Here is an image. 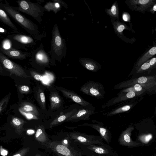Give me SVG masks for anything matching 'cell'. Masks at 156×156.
<instances>
[{"instance_id": "cell-44", "label": "cell", "mask_w": 156, "mask_h": 156, "mask_svg": "<svg viewBox=\"0 0 156 156\" xmlns=\"http://www.w3.org/2000/svg\"><path fill=\"white\" fill-rule=\"evenodd\" d=\"M27 132L29 134H32L34 133V131L32 129H29L27 130Z\"/></svg>"}, {"instance_id": "cell-8", "label": "cell", "mask_w": 156, "mask_h": 156, "mask_svg": "<svg viewBox=\"0 0 156 156\" xmlns=\"http://www.w3.org/2000/svg\"><path fill=\"white\" fill-rule=\"evenodd\" d=\"M156 2V0H126L125 1L131 11L144 14L145 11H149Z\"/></svg>"}, {"instance_id": "cell-29", "label": "cell", "mask_w": 156, "mask_h": 156, "mask_svg": "<svg viewBox=\"0 0 156 156\" xmlns=\"http://www.w3.org/2000/svg\"><path fill=\"white\" fill-rule=\"evenodd\" d=\"M156 54V47L154 46L140 58L136 63V68L137 69L140 66L148 60L149 58L153 56Z\"/></svg>"}, {"instance_id": "cell-40", "label": "cell", "mask_w": 156, "mask_h": 156, "mask_svg": "<svg viewBox=\"0 0 156 156\" xmlns=\"http://www.w3.org/2000/svg\"><path fill=\"white\" fill-rule=\"evenodd\" d=\"M151 69H152L156 67V58L155 57L152 58L148 60Z\"/></svg>"}, {"instance_id": "cell-49", "label": "cell", "mask_w": 156, "mask_h": 156, "mask_svg": "<svg viewBox=\"0 0 156 156\" xmlns=\"http://www.w3.org/2000/svg\"><path fill=\"white\" fill-rule=\"evenodd\" d=\"M67 141L66 140H64V143H66V144H67Z\"/></svg>"}, {"instance_id": "cell-39", "label": "cell", "mask_w": 156, "mask_h": 156, "mask_svg": "<svg viewBox=\"0 0 156 156\" xmlns=\"http://www.w3.org/2000/svg\"><path fill=\"white\" fill-rule=\"evenodd\" d=\"M11 46V44L9 40H6L3 42V47L4 49H5L6 50L9 49Z\"/></svg>"}, {"instance_id": "cell-9", "label": "cell", "mask_w": 156, "mask_h": 156, "mask_svg": "<svg viewBox=\"0 0 156 156\" xmlns=\"http://www.w3.org/2000/svg\"><path fill=\"white\" fill-rule=\"evenodd\" d=\"M142 94L134 91L126 93H118L117 96L108 101L102 105L101 108H104L117 104L121 103L128 101L135 100L141 97Z\"/></svg>"}, {"instance_id": "cell-2", "label": "cell", "mask_w": 156, "mask_h": 156, "mask_svg": "<svg viewBox=\"0 0 156 156\" xmlns=\"http://www.w3.org/2000/svg\"><path fill=\"white\" fill-rule=\"evenodd\" d=\"M51 34L49 55L51 63H52L55 60L60 62L66 57L67 51L66 41L61 36L57 24L54 25Z\"/></svg>"}, {"instance_id": "cell-14", "label": "cell", "mask_w": 156, "mask_h": 156, "mask_svg": "<svg viewBox=\"0 0 156 156\" xmlns=\"http://www.w3.org/2000/svg\"><path fill=\"white\" fill-rule=\"evenodd\" d=\"M93 123H85L79 126H90L96 130L100 134L104 141H105L108 144L111 142L112 138V134L108 128L104 126L103 123L100 122L93 120Z\"/></svg>"}, {"instance_id": "cell-28", "label": "cell", "mask_w": 156, "mask_h": 156, "mask_svg": "<svg viewBox=\"0 0 156 156\" xmlns=\"http://www.w3.org/2000/svg\"><path fill=\"white\" fill-rule=\"evenodd\" d=\"M13 38L16 41L22 44L33 46L36 44L35 40L33 37L22 34H16Z\"/></svg>"}, {"instance_id": "cell-34", "label": "cell", "mask_w": 156, "mask_h": 156, "mask_svg": "<svg viewBox=\"0 0 156 156\" xmlns=\"http://www.w3.org/2000/svg\"><path fill=\"white\" fill-rule=\"evenodd\" d=\"M20 113L28 119H38V117L30 113L26 112L19 108Z\"/></svg>"}, {"instance_id": "cell-32", "label": "cell", "mask_w": 156, "mask_h": 156, "mask_svg": "<svg viewBox=\"0 0 156 156\" xmlns=\"http://www.w3.org/2000/svg\"><path fill=\"white\" fill-rule=\"evenodd\" d=\"M151 70L148 60L140 66L136 71V73H140Z\"/></svg>"}, {"instance_id": "cell-43", "label": "cell", "mask_w": 156, "mask_h": 156, "mask_svg": "<svg viewBox=\"0 0 156 156\" xmlns=\"http://www.w3.org/2000/svg\"><path fill=\"white\" fill-rule=\"evenodd\" d=\"M92 152V154L91 155H90V156H104L103 155L96 153L94 152Z\"/></svg>"}, {"instance_id": "cell-19", "label": "cell", "mask_w": 156, "mask_h": 156, "mask_svg": "<svg viewBox=\"0 0 156 156\" xmlns=\"http://www.w3.org/2000/svg\"><path fill=\"white\" fill-rule=\"evenodd\" d=\"M49 95L50 108L52 110L59 109L62 105V101L60 95L55 89H52Z\"/></svg>"}, {"instance_id": "cell-45", "label": "cell", "mask_w": 156, "mask_h": 156, "mask_svg": "<svg viewBox=\"0 0 156 156\" xmlns=\"http://www.w3.org/2000/svg\"><path fill=\"white\" fill-rule=\"evenodd\" d=\"M5 32V29L0 27V32L1 33H4Z\"/></svg>"}, {"instance_id": "cell-46", "label": "cell", "mask_w": 156, "mask_h": 156, "mask_svg": "<svg viewBox=\"0 0 156 156\" xmlns=\"http://www.w3.org/2000/svg\"><path fill=\"white\" fill-rule=\"evenodd\" d=\"M57 154L58 156H64L63 155H62L61 154H58V153H56Z\"/></svg>"}, {"instance_id": "cell-10", "label": "cell", "mask_w": 156, "mask_h": 156, "mask_svg": "<svg viewBox=\"0 0 156 156\" xmlns=\"http://www.w3.org/2000/svg\"><path fill=\"white\" fill-rule=\"evenodd\" d=\"M134 129V126L131 124L122 131L118 139L120 145L129 148L135 147L143 145L141 143L133 140L131 138V133Z\"/></svg>"}, {"instance_id": "cell-37", "label": "cell", "mask_w": 156, "mask_h": 156, "mask_svg": "<svg viewBox=\"0 0 156 156\" xmlns=\"http://www.w3.org/2000/svg\"><path fill=\"white\" fill-rule=\"evenodd\" d=\"M19 89L20 92L23 93H28L30 90L29 87L26 85H22L19 86Z\"/></svg>"}, {"instance_id": "cell-25", "label": "cell", "mask_w": 156, "mask_h": 156, "mask_svg": "<svg viewBox=\"0 0 156 156\" xmlns=\"http://www.w3.org/2000/svg\"><path fill=\"white\" fill-rule=\"evenodd\" d=\"M105 11L111 19L114 20H119V8L116 1L114 2L110 8H106Z\"/></svg>"}, {"instance_id": "cell-41", "label": "cell", "mask_w": 156, "mask_h": 156, "mask_svg": "<svg viewBox=\"0 0 156 156\" xmlns=\"http://www.w3.org/2000/svg\"><path fill=\"white\" fill-rule=\"evenodd\" d=\"M156 11V4H154L151 9L150 10V12L152 13L153 14H154L155 12Z\"/></svg>"}, {"instance_id": "cell-21", "label": "cell", "mask_w": 156, "mask_h": 156, "mask_svg": "<svg viewBox=\"0 0 156 156\" xmlns=\"http://www.w3.org/2000/svg\"><path fill=\"white\" fill-rule=\"evenodd\" d=\"M78 109L74 108L70 111L57 116L51 122L49 127L51 128L59 125L66 120L77 111Z\"/></svg>"}, {"instance_id": "cell-16", "label": "cell", "mask_w": 156, "mask_h": 156, "mask_svg": "<svg viewBox=\"0 0 156 156\" xmlns=\"http://www.w3.org/2000/svg\"><path fill=\"white\" fill-rule=\"evenodd\" d=\"M56 89L60 91L64 97L71 99L74 102L85 107H91L92 104L83 99L73 91L61 87L56 86Z\"/></svg>"}, {"instance_id": "cell-11", "label": "cell", "mask_w": 156, "mask_h": 156, "mask_svg": "<svg viewBox=\"0 0 156 156\" xmlns=\"http://www.w3.org/2000/svg\"><path fill=\"white\" fill-rule=\"evenodd\" d=\"M46 145L48 148L50 149L56 153L65 156H82L80 153L69 148L58 141L49 142Z\"/></svg>"}, {"instance_id": "cell-38", "label": "cell", "mask_w": 156, "mask_h": 156, "mask_svg": "<svg viewBox=\"0 0 156 156\" xmlns=\"http://www.w3.org/2000/svg\"><path fill=\"white\" fill-rule=\"evenodd\" d=\"M122 18L125 22H130V16L129 14L127 12H124L122 14Z\"/></svg>"}, {"instance_id": "cell-42", "label": "cell", "mask_w": 156, "mask_h": 156, "mask_svg": "<svg viewBox=\"0 0 156 156\" xmlns=\"http://www.w3.org/2000/svg\"><path fill=\"white\" fill-rule=\"evenodd\" d=\"M7 151L4 150H2L1 151V154L3 156H5L7 154Z\"/></svg>"}, {"instance_id": "cell-18", "label": "cell", "mask_w": 156, "mask_h": 156, "mask_svg": "<svg viewBox=\"0 0 156 156\" xmlns=\"http://www.w3.org/2000/svg\"><path fill=\"white\" fill-rule=\"evenodd\" d=\"M87 146V148L90 151L104 156H118L116 151L108 144H92Z\"/></svg>"}, {"instance_id": "cell-48", "label": "cell", "mask_w": 156, "mask_h": 156, "mask_svg": "<svg viewBox=\"0 0 156 156\" xmlns=\"http://www.w3.org/2000/svg\"><path fill=\"white\" fill-rule=\"evenodd\" d=\"M35 156H41V155L39 154H37L35 155Z\"/></svg>"}, {"instance_id": "cell-15", "label": "cell", "mask_w": 156, "mask_h": 156, "mask_svg": "<svg viewBox=\"0 0 156 156\" xmlns=\"http://www.w3.org/2000/svg\"><path fill=\"white\" fill-rule=\"evenodd\" d=\"M113 27L115 33L120 38L126 42L132 43L134 42L135 39H129L126 37L123 33V31L124 30H130L133 32L132 28H130L129 27L127 26L125 23L121 22L119 20H111Z\"/></svg>"}, {"instance_id": "cell-3", "label": "cell", "mask_w": 156, "mask_h": 156, "mask_svg": "<svg viewBox=\"0 0 156 156\" xmlns=\"http://www.w3.org/2000/svg\"><path fill=\"white\" fill-rule=\"evenodd\" d=\"M16 2L18 6L12 7L14 9L31 16L39 23L41 22V16L46 10L41 5L25 0H19Z\"/></svg>"}, {"instance_id": "cell-36", "label": "cell", "mask_w": 156, "mask_h": 156, "mask_svg": "<svg viewBox=\"0 0 156 156\" xmlns=\"http://www.w3.org/2000/svg\"><path fill=\"white\" fill-rule=\"evenodd\" d=\"M12 122L14 125L19 126L22 124L24 121L22 119L15 117L12 119Z\"/></svg>"}, {"instance_id": "cell-4", "label": "cell", "mask_w": 156, "mask_h": 156, "mask_svg": "<svg viewBox=\"0 0 156 156\" xmlns=\"http://www.w3.org/2000/svg\"><path fill=\"white\" fill-rule=\"evenodd\" d=\"M135 84L144 85L150 91H155L156 87V76H142L138 78L122 82L113 87L114 89H123L129 87Z\"/></svg>"}, {"instance_id": "cell-12", "label": "cell", "mask_w": 156, "mask_h": 156, "mask_svg": "<svg viewBox=\"0 0 156 156\" xmlns=\"http://www.w3.org/2000/svg\"><path fill=\"white\" fill-rule=\"evenodd\" d=\"M32 57L33 61L39 66H48L51 63L49 54L44 50L42 43L33 51Z\"/></svg>"}, {"instance_id": "cell-24", "label": "cell", "mask_w": 156, "mask_h": 156, "mask_svg": "<svg viewBox=\"0 0 156 156\" xmlns=\"http://www.w3.org/2000/svg\"><path fill=\"white\" fill-rule=\"evenodd\" d=\"M132 91L142 94H144L146 91H150L144 85L139 84H135L129 87L123 89L119 93H126Z\"/></svg>"}, {"instance_id": "cell-7", "label": "cell", "mask_w": 156, "mask_h": 156, "mask_svg": "<svg viewBox=\"0 0 156 156\" xmlns=\"http://www.w3.org/2000/svg\"><path fill=\"white\" fill-rule=\"evenodd\" d=\"M0 61L5 68L11 73L21 77H28L21 66L10 60L1 52Z\"/></svg>"}, {"instance_id": "cell-23", "label": "cell", "mask_w": 156, "mask_h": 156, "mask_svg": "<svg viewBox=\"0 0 156 156\" xmlns=\"http://www.w3.org/2000/svg\"><path fill=\"white\" fill-rule=\"evenodd\" d=\"M0 49L5 55L10 58L15 59H25L27 56L31 55L30 54L24 53L19 50L14 49H10L6 50L3 48H1Z\"/></svg>"}, {"instance_id": "cell-35", "label": "cell", "mask_w": 156, "mask_h": 156, "mask_svg": "<svg viewBox=\"0 0 156 156\" xmlns=\"http://www.w3.org/2000/svg\"><path fill=\"white\" fill-rule=\"evenodd\" d=\"M30 73L32 77L35 80L38 81H41L43 80V76L36 72L31 70Z\"/></svg>"}, {"instance_id": "cell-27", "label": "cell", "mask_w": 156, "mask_h": 156, "mask_svg": "<svg viewBox=\"0 0 156 156\" xmlns=\"http://www.w3.org/2000/svg\"><path fill=\"white\" fill-rule=\"evenodd\" d=\"M21 110L26 112L32 114L38 117L39 112L36 107L31 103L27 102H23L21 103L19 108Z\"/></svg>"}, {"instance_id": "cell-31", "label": "cell", "mask_w": 156, "mask_h": 156, "mask_svg": "<svg viewBox=\"0 0 156 156\" xmlns=\"http://www.w3.org/2000/svg\"><path fill=\"white\" fill-rule=\"evenodd\" d=\"M54 2H49L46 3L44 7L46 11L52 10L55 13H57L61 9L60 4L56 0H53Z\"/></svg>"}, {"instance_id": "cell-33", "label": "cell", "mask_w": 156, "mask_h": 156, "mask_svg": "<svg viewBox=\"0 0 156 156\" xmlns=\"http://www.w3.org/2000/svg\"><path fill=\"white\" fill-rule=\"evenodd\" d=\"M9 96H6L0 101V113L6 106L9 99Z\"/></svg>"}, {"instance_id": "cell-5", "label": "cell", "mask_w": 156, "mask_h": 156, "mask_svg": "<svg viewBox=\"0 0 156 156\" xmlns=\"http://www.w3.org/2000/svg\"><path fill=\"white\" fill-rule=\"evenodd\" d=\"M104 90V87L101 83L89 81L80 87V91L86 94L100 99L105 98V92Z\"/></svg>"}, {"instance_id": "cell-6", "label": "cell", "mask_w": 156, "mask_h": 156, "mask_svg": "<svg viewBox=\"0 0 156 156\" xmlns=\"http://www.w3.org/2000/svg\"><path fill=\"white\" fill-rule=\"evenodd\" d=\"M69 136L70 139L74 141L87 146L92 144H105L100 136L87 134L76 131L70 133Z\"/></svg>"}, {"instance_id": "cell-22", "label": "cell", "mask_w": 156, "mask_h": 156, "mask_svg": "<svg viewBox=\"0 0 156 156\" xmlns=\"http://www.w3.org/2000/svg\"><path fill=\"white\" fill-rule=\"evenodd\" d=\"M36 100L42 111L46 109V98L43 88L39 85L37 87L35 93Z\"/></svg>"}, {"instance_id": "cell-1", "label": "cell", "mask_w": 156, "mask_h": 156, "mask_svg": "<svg viewBox=\"0 0 156 156\" xmlns=\"http://www.w3.org/2000/svg\"><path fill=\"white\" fill-rule=\"evenodd\" d=\"M1 5L5 11L29 33L34 39L40 41L43 37H45V34L41 33L35 24L14 9L8 3L2 4Z\"/></svg>"}, {"instance_id": "cell-30", "label": "cell", "mask_w": 156, "mask_h": 156, "mask_svg": "<svg viewBox=\"0 0 156 156\" xmlns=\"http://www.w3.org/2000/svg\"><path fill=\"white\" fill-rule=\"evenodd\" d=\"M0 20L14 30L17 31L18 30V28L11 20L5 11L1 8H0Z\"/></svg>"}, {"instance_id": "cell-47", "label": "cell", "mask_w": 156, "mask_h": 156, "mask_svg": "<svg viewBox=\"0 0 156 156\" xmlns=\"http://www.w3.org/2000/svg\"><path fill=\"white\" fill-rule=\"evenodd\" d=\"M13 156H21V155L19 154H15V155H13Z\"/></svg>"}, {"instance_id": "cell-20", "label": "cell", "mask_w": 156, "mask_h": 156, "mask_svg": "<svg viewBox=\"0 0 156 156\" xmlns=\"http://www.w3.org/2000/svg\"><path fill=\"white\" fill-rule=\"evenodd\" d=\"M79 61L84 68L92 72H97L101 68L100 64L91 58H80Z\"/></svg>"}, {"instance_id": "cell-17", "label": "cell", "mask_w": 156, "mask_h": 156, "mask_svg": "<svg viewBox=\"0 0 156 156\" xmlns=\"http://www.w3.org/2000/svg\"><path fill=\"white\" fill-rule=\"evenodd\" d=\"M95 108L92 106L91 108L78 110L66 122H77L81 120H88L90 119L91 115L95 114Z\"/></svg>"}, {"instance_id": "cell-26", "label": "cell", "mask_w": 156, "mask_h": 156, "mask_svg": "<svg viewBox=\"0 0 156 156\" xmlns=\"http://www.w3.org/2000/svg\"><path fill=\"white\" fill-rule=\"evenodd\" d=\"M35 138L38 141L41 143L47 144L48 143V138L43 126L39 125L38 127L35 134Z\"/></svg>"}, {"instance_id": "cell-13", "label": "cell", "mask_w": 156, "mask_h": 156, "mask_svg": "<svg viewBox=\"0 0 156 156\" xmlns=\"http://www.w3.org/2000/svg\"><path fill=\"white\" fill-rule=\"evenodd\" d=\"M143 98V97H141L135 100L122 103V105H119L111 110L104 113L103 115L105 116L110 117L129 111Z\"/></svg>"}]
</instances>
